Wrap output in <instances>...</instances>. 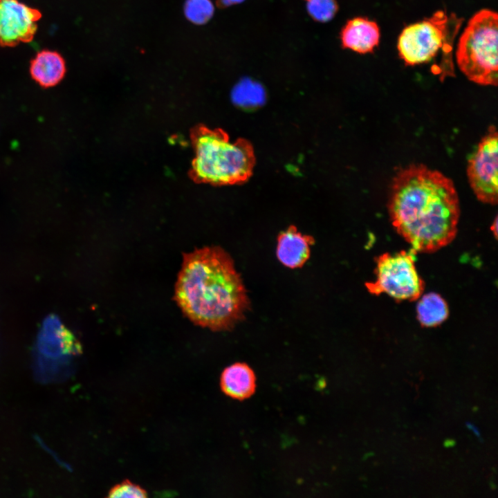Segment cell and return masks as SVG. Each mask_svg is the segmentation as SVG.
I'll return each instance as SVG.
<instances>
[{
  "label": "cell",
  "mask_w": 498,
  "mask_h": 498,
  "mask_svg": "<svg viewBox=\"0 0 498 498\" xmlns=\"http://www.w3.org/2000/svg\"><path fill=\"white\" fill-rule=\"evenodd\" d=\"M393 226L419 252L450 243L457 232L459 203L453 182L423 165L400 169L393 178L388 203Z\"/></svg>",
  "instance_id": "cell-1"
},
{
  "label": "cell",
  "mask_w": 498,
  "mask_h": 498,
  "mask_svg": "<svg viewBox=\"0 0 498 498\" xmlns=\"http://www.w3.org/2000/svg\"><path fill=\"white\" fill-rule=\"evenodd\" d=\"M174 297L191 321L212 331L232 329L243 319L250 304L232 259L218 246L183 255Z\"/></svg>",
  "instance_id": "cell-2"
},
{
  "label": "cell",
  "mask_w": 498,
  "mask_h": 498,
  "mask_svg": "<svg viewBox=\"0 0 498 498\" xmlns=\"http://www.w3.org/2000/svg\"><path fill=\"white\" fill-rule=\"evenodd\" d=\"M195 156L191 175L199 183L214 185L243 183L252 176L255 157L243 138L231 142L226 132L201 126L192 133Z\"/></svg>",
  "instance_id": "cell-3"
},
{
  "label": "cell",
  "mask_w": 498,
  "mask_h": 498,
  "mask_svg": "<svg viewBox=\"0 0 498 498\" xmlns=\"http://www.w3.org/2000/svg\"><path fill=\"white\" fill-rule=\"evenodd\" d=\"M463 19L454 13L439 10L432 16L405 27L400 34L397 48L407 66L434 62L441 77L453 75L452 49L454 41Z\"/></svg>",
  "instance_id": "cell-4"
},
{
  "label": "cell",
  "mask_w": 498,
  "mask_h": 498,
  "mask_svg": "<svg viewBox=\"0 0 498 498\" xmlns=\"http://www.w3.org/2000/svg\"><path fill=\"white\" fill-rule=\"evenodd\" d=\"M497 12L482 9L471 17L459 38L456 50L458 66L478 84H497Z\"/></svg>",
  "instance_id": "cell-5"
},
{
  "label": "cell",
  "mask_w": 498,
  "mask_h": 498,
  "mask_svg": "<svg viewBox=\"0 0 498 498\" xmlns=\"http://www.w3.org/2000/svg\"><path fill=\"white\" fill-rule=\"evenodd\" d=\"M80 351L77 339L59 317L48 315L36 343L35 369L37 376L45 382L60 380L67 372L71 357Z\"/></svg>",
  "instance_id": "cell-6"
},
{
  "label": "cell",
  "mask_w": 498,
  "mask_h": 498,
  "mask_svg": "<svg viewBox=\"0 0 498 498\" xmlns=\"http://www.w3.org/2000/svg\"><path fill=\"white\" fill-rule=\"evenodd\" d=\"M365 285L371 294L386 293L398 301L415 300L424 289V282L417 273L414 258L405 251L385 253L378 257L376 280Z\"/></svg>",
  "instance_id": "cell-7"
},
{
  "label": "cell",
  "mask_w": 498,
  "mask_h": 498,
  "mask_svg": "<svg viewBox=\"0 0 498 498\" xmlns=\"http://www.w3.org/2000/svg\"><path fill=\"white\" fill-rule=\"evenodd\" d=\"M497 131L494 126L481 138L468 160L467 175L477 199L496 205L498 199Z\"/></svg>",
  "instance_id": "cell-8"
},
{
  "label": "cell",
  "mask_w": 498,
  "mask_h": 498,
  "mask_svg": "<svg viewBox=\"0 0 498 498\" xmlns=\"http://www.w3.org/2000/svg\"><path fill=\"white\" fill-rule=\"evenodd\" d=\"M41 16L39 10L18 0H0V46L31 42Z\"/></svg>",
  "instance_id": "cell-9"
},
{
  "label": "cell",
  "mask_w": 498,
  "mask_h": 498,
  "mask_svg": "<svg viewBox=\"0 0 498 498\" xmlns=\"http://www.w3.org/2000/svg\"><path fill=\"white\" fill-rule=\"evenodd\" d=\"M314 243L312 236L303 234L295 225H290L278 234L277 259L288 268H300L309 259L311 246Z\"/></svg>",
  "instance_id": "cell-10"
},
{
  "label": "cell",
  "mask_w": 498,
  "mask_h": 498,
  "mask_svg": "<svg viewBox=\"0 0 498 498\" xmlns=\"http://www.w3.org/2000/svg\"><path fill=\"white\" fill-rule=\"evenodd\" d=\"M378 24L364 17L349 20L340 33L344 48H349L361 54L371 53L380 41Z\"/></svg>",
  "instance_id": "cell-11"
},
{
  "label": "cell",
  "mask_w": 498,
  "mask_h": 498,
  "mask_svg": "<svg viewBox=\"0 0 498 498\" xmlns=\"http://www.w3.org/2000/svg\"><path fill=\"white\" fill-rule=\"evenodd\" d=\"M255 381L253 370L245 363L237 362L223 370L221 377V387L227 396L243 400L254 393Z\"/></svg>",
  "instance_id": "cell-12"
},
{
  "label": "cell",
  "mask_w": 498,
  "mask_h": 498,
  "mask_svg": "<svg viewBox=\"0 0 498 498\" xmlns=\"http://www.w3.org/2000/svg\"><path fill=\"white\" fill-rule=\"evenodd\" d=\"M32 77L42 86L57 85L66 73L65 62L57 52L42 50L32 60L30 68Z\"/></svg>",
  "instance_id": "cell-13"
},
{
  "label": "cell",
  "mask_w": 498,
  "mask_h": 498,
  "mask_svg": "<svg viewBox=\"0 0 498 498\" xmlns=\"http://www.w3.org/2000/svg\"><path fill=\"white\" fill-rule=\"evenodd\" d=\"M417 317L421 324L426 327L436 326L446 320L448 306L445 301L438 294L430 293L419 300Z\"/></svg>",
  "instance_id": "cell-14"
},
{
  "label": "cell",
  "mask_w": 498,
  "mask_h": 498,
  "mask_svg": "<svg viewBox=\"0 0 498 498\" xmlns=\"http://www.w3.org/2000/svg\"><path fill=\"white\" fill-rule=\"evenodd\" d=\"M232 98L239 106L254 107L264 103L265 91L259 83L250 79H243L234 87Z\"/></svg>",
  "instance_id": "cell-15"
},
{
  "label": "cell",
  "mask_w": 498,
  "mask_h": 498,
  "mask_svg": "<svg viewBox=\"0 0 498 498\" xmlns=\"http://www.w3.org/2000/svg\"><path fill=\"white\" fill-rule=\"evenodd\" d=\"M214 10L210 0H186L184 5L185 17L196 24L208 22L212 17Z\"/></svg>",
  "instance_id": "cell-16"
},
{
  "label": "cell",
  "mask_w": 498,
  "mask_h": 498,
  "mask_svg": "<svg viewBox=\"0 0 498 498\" xmlns=\"http://www.w3.org/2000/svg\"><path fill=\"white\" fill-rule=\"evenodd\" d=\"M310 16L315 21L326 22L331 20L338 10L335 0H306Z\"/></svg>",
  "instance_id": "cell-17"
},
{
  "label": "cell",
  "mask_w": 498,
  "mask_h": 498,
  "mask_svg": "<svg viewBox=\"0 0 498 498\" xmlns=\"http://www.w3.org/2000/svg\"><path fill=\"white\" fill-rule=\"evenodd\" d=\"M147 496V492L140 486L129 481H124L111 489L108 497L141 498Z\"/></svg>",
  "instance_id": "cell-18"
},
{
  "label": "cell",
  "mask_w": 498,
  "mask_h": 498,
  "mask_svg": "<svg viewBox=\"0 0 498 498\" xmlns=\"http://www.w3.org/2000/svg\"><path fill=\"white\" fill-rule=\"evenodd\" d=\"M244 0H219L218 3L221 7H226L233 4L239 3Z\"/></svg>",
  "instance_id": "cell-19"
},
{
  "label": "cell",
  "mask_w": 498,
  "mask_h": 498,
  "mask_svg": "<svg viewBox=\"0 0 498 498\" xmlns=\"http://www.w3.org/2000/svg\"><path fill=\"white\" fill-rule=\"evenodd\" d=\"M466 426H467V427L469 428L470 430H472L473 431L474 434L477 436V438H479V440L481 441V434H480L478 428H477L475 425H474L472 423H468V422L466 423Z\"/></svg>",
  "instance_id": "cell-20"
},
{
  "label": "cell",
  "mask_w": 498,
  "mask_h": 498,
  "mask_svg": "<svg viewBox=\"0 0 498 498\" xmlns=\"http://www.w3.org/2000/svg\"><path fill=\"white\" fill-rule=\"evenodd\" d=\"M491 230H492V232L495 234V237H497V218L495 219V220L492 225Z\"/></svg>",
  "instance_id": "cell-21"
}]
</instances>
